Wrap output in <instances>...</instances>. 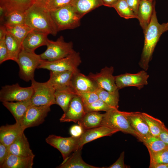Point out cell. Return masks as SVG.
<instances>
[{"mask_svg":"<svg viewBox=\"0 0 168 168\" xmlns=\"http://www.w3.org/2000/svg\"><path fill=\"white\" fill-rule=\"evenodd\" d=\"M82 148L76 150L57 168H100L94 166L85 162L81 156Z\"/></svg>","mask_w":168,"mask_h":168,"instance_id":"4316f807","label":"cell"},{"mask_svg":"<svg viewBox=\"0 0 168 168\" xmlns=\"http://www.w3.org/2000/svg\"><path fill=\"white\" fill-rule=\"evenodd\" d=\"M50 13L58 32L67 29H74L80 25L81 18L70 4Z\"/></svg>","mask_w":168,"mask_h":168,"instance_id":"5b68a950","label":"cell"},{"mask_svg":"<svg viewBox=\"0 0 168 168\" xmlns=\"http://www.w3.org/2000/svg\"><path fill=\"white\" fill-rule=\"evenodd\" d=\"M79 138L72 136L63 137L51 134L46 138L45 141L60 152L64 161L72 152L76 150Z\"/></svg>","mask_w":168,"mask_h":168,"instance_id":"30bf717a","label":"cell"},{"mask_svg":"<svg viewBox=\"0 0 168 168\" xmlns=\"http://www.w3.org/2000/svg\"><path fill=\"white\" fill-rule=\"evenodd\" d=\"M25 24L32 30L55 36L58 32L50 12L32 4L26 11Z\"/></svg>","mask_w":168,"mask_h":168,"instance_id":"7a4b0ae2","label":"cell"},{"mask_svg":"<svg viewBox=\"0 0 168 168\" xmlns=\"http://www.w3.org/2000/svg\"><path fill=\"white\" fill-rule=\"evenodd\" d=\"M140 0H125L128 6L136 15Z\"/></svg>","mask_w":168,"mask_h":168,"instance_id":"f6af8a7d","label":"cell"},{"mask_svg":"<svg viewBox=\"0 0 168 168\" xmlns=\"http://www.w3.org/2000/svg\"><path fill=\"white\" fill-rule=\"evenodd\" d=\"M72 0H49L45 9L49 12H52L70 4Z\"/></svg>","mask_w":168,"mask_h":168,"instance_id":"ab89813d","label":"cell"},{"mask_svg":"<svg viewBox=\"0 0 168 168\" xmlns=\"http://www.w3.org/2000/svg\"><path fill=\"white\" fill-rule=\"evenodd\" d=\"M119 89L113 91H109L99 87L96 91L99 99L111 108H118L119 95Z\"/></svg>","mask_w":168,"mask_h":168,"instance_id":"f546056e","label":"cell"},{"mask_svg":"<svg viewBox=\"0 0 168 168\" xmlns=\"http://www.w3.org/2000/svg\"><path fill=\"white\" fill-rule=\"evenodd\" d=\"M43 60L40 54L22 49L16 62L19 67L20 78L26 82L34 79L35 70Z\"/></svg>","mask_w":168,"mask_h":168,"instance_id":"277c9868","label":"cell"},{"mask_svg":"<svg viewBox=\"0 0 168 168\" xmlns=\"http://www.w3.org/2000/svg\"><path fill=\"white\" fill-rule=\"evenodd\" d=\"M155 5V1L140 0L137 15V19L143 31L150 22Z\"/></svg>","mask_w":168,"mask_h":168,"instance_id":"44dd1931","label":"cell"},{"mask_svg":"<svg viewBox=\"0 0 168 168\" xmlns=\"http://www.w3.org/2000/svg\"><path fill=\"white\" fill-rule=\"evenodd\" d=\"M81 63L79 53L74 51L67 57L56 60L49 61L43 60L37 69L43 68L53 71H69L76 72L80 71L78 67Z\"/></svg>","mask_w":168,"mask_h":168,"instance_id":"8992f818","label":"cell"},{"mask_svg":"<svg viewBox=\"0 0 168 168\" xmlns=\"http://www.w3.org/2000/svg\"><path fill=\"white\" fill-rule=\"evenodd\" d=\"M7 148L9 153L13 155L25 157L35 156L24 132Z\"/></svg>","mask_w":168,"mask_h":168,"instance_id":"ffe728a7","label":"cell"},{"mask_svg":"<svg viewBox=\"0 0 168 168\" xmlns=\"http://www.w3.org/2000/svg\"><path fill=\"white\" fill-rule=\"evenodd\" d=\"M7 31L16 39L21 44L32 30L26 24H18L13 25H3Z\"/></svg>","mask_w":168,"mask_h":168,"instance_id":"4dcf8cb0","label":"cell"},{"mask_svg":"<svg viewBox=\"0 0 168 168\" xmlns=\"http://www.w3.org/2000/svg\"><path fill=\"white\" fill-rule=\"evenodd\" d=\"M47 34L34 30L30 31L22 44V49L30 52H35L38 48L46 45L48 40Z\"/></svg>","mask_w":168,"mask_h":168,"instance_id":"ac0fdd59","label":"cell"},{"mask_svg":"<svg viewBox=\"0 0 168 168\" xmlns=\"http://www.w3.org/2000/svg\"><path fill=\"white\" fill-rule=\"evenodd\" d=\"M35 156L25 157L9 154L1 168H32Z\"/></svg>","mask_w":168,"mask_h":168,"instance_id":"d4e9b609","label":"cell"},{"mask_svg":"<svg viewBox=\"0 0 168 168\" xmlns=\"http://www.w3.org/2000/svg\"><path fill=\"white\" fill-rule=\"evenodd\" d=\"M5 42L10 60L16 62L19 54L22 49L21 44L7 32L5 36Z\"/></svg>","mask_w":168,"mask_h":168,"instance_id":"1f68e13d","label":"cell"},{"mask_svg":"<svg viewBox=\"0 0 168 168\" xmlns=\"http://www.w3.org/2000/svg\"><path fill=\"white\" fill-rule=\"evenodd\" d=\"M114 68L112 66H106L100 72L96 73L90 72L88 76L95 81L99 86L109 91H113L118 89L113 75Z\"/></svg>","mask_w":168,"mask_h":168,"instance_id":"4fadbf2b","label":"cell"},{"mask_svg":"<svg viewBox=\"0 0 168 168\" xmlns=\"http://www.w3.org/2000/svg\"><path fill=\"white\" fill-rule=\"evenodd\" d=\"M70 4L81 19L88 12L103 5L101 0H72Z\"/></svg>","mask_w":168,"mask_h":168,"instance_id":"cb8c5ba5","label":"cell"},{"mask_svg":"<svg viewBox=\"0 0 168 168\" xmlns=\"http://www.w3.org/2000/svg\"><path fill=\"white\" fill-rule=\"evenodd\" d=\"M149 154L150 165L160 163L168 164V148L157 153Z\"/></svg>","mask_w":168,"mask_h":168,"instance_id":"74e56055","label":"cell"},{"mask_svg":"<svg viewBox=\"0 0 168 168\" xmlns=\"http://www.w3.org/2000/svg\"><path fill=\"white\" fill-rule=\"evenodd\" d=\"M142 114L147 124L152 135L158 137L165 126L164 123L159 119L147 113L142 112Z\"/></svg>","mask_w":168,"mask_h":168,"instance_id":"836d02e7","label":"cell"},{"mask_svg":"<svg viewBox=\"0 0 168 168\" xmlns=\"http://www.w3.org/2000/svg\"><path fill=\"white\" fill-rule=\"evenodd\" d=\"M113 7L123 18L127 19H137V15L130 8L125 0H119Z\"/></svg>","mask_w":168,"mask_h":168,"instance_id":"d590c367","label":"cell"},{"mask_svg":"<svg viewBox=\"0 0 168 168\" xmlns=\"http://www.w3.org/2000/svg\"><path fill=\"white\" fill-rule=\"evenodd\" d=\"M143 70L136 73H126L115 76L116 85L119 89L134 86L138 89H142L148 84L149 75Z\"/></svg>","mask_w":168,"mask_h":168,"instance_id":"8fae6325","label":"cell"},{"mask_svg":"<svg viewBox=\"0 0 168 168\" xmlns=\"http://www.w3.org/2000/svg\"><path fill=\"white\" fill-rule=\"evenodd\" d=\"M148 0V1H153V0Z\"/></svg>","mask_w":168,"mask_h":168,"instance_id":"f907efd6","label":"cell"},{"mask_svg":"<svg viewBox=\"0 0 168 168\" xmlns=\"http://www.w3.org/2000/svg\"><path fill=\"white\" fill-rule=\"evenodd\" d=\"M104 114L98 112H91L86 113L77 123L84 130L88 129L101 126Z\"/></svg>","mask_w":168,"mask_h":168,"instance_id":"83f0119b","label":"cell"},{"mask_svg":"<svg viewBox=\"0 0 168 168\" xmlns=\"http://www.w3.org/2000/svg\"><path fill=\"white\" fill-rule=\"evenodd\" d=\"M2 104L13 115L16 122L21 124L27 110L31 105L30 99L19 101H4Z\"/></svg>","mask_w":168,"mask_h":168,"instance_id":"7402d4cb","label":"cell"},{"mask_svg":"<svg viewBox=\"0 0 168 168\" xmlns=\"http://www.w3.org/2000/svg\"><path fill=\"white\" fill-rule=\"evenodd\" d=\"M33 93L32 86L22 87L18 83L2 87L0 91V100L15 102L30 99Z\"/></svg>","mask_w":168,"mask_h":168,"instance_id":"9c48e42d","label":"cell"},{"mask_svg":"<svg viewBox=\"0 0 168 168\" xmlns=\"http://www.w3.org/2000/svg\"><path fill=\"white\" fill-rule=\"evenodd\" d=\"M25 130L21 124L17 122L2 125L0 127V142L8 147L24 132Z\"/></svg>","mask_w":168,"mask_h":168,"instance_id":"d6986e66","label":"cell"},{"mask_svg":"<svg viewBox=\"0 0 168 168\" xmlns=\"http://www.w3.org/2000/svg\"><path fill=\"white\" fill-rule=\"evenodd\" d=\"M103 5L105 6L112 7L119 0H101Z\"/></svg>","mask_w":168,"mask_h":168,"instance_id":"7dc6e473","label":"cell"},{"mask_svg":"<svg viewBox=\"0 0 168 168\" xmlns=\"http://www.w3.org/2000/svg\"><path fill=\"white\" fill-rule=\"evenodd\" d=\"M50 106L30 105L27 110L21 125L25 129L42 124L50 111Z\"/></svg>","mask_w":168,"mask_h":168,"instance_id":"7c38bea8","label":"cell"},{"mask_svg":"<svg viewBox=\"0 0 168 168\" xmlns=\"http://www.w3.org/2000/svg\"><path fill=\"white\" fill-rule=\"evenodd\" d=\"M167 168H168V166Z\"/></svg>","mask_w":168,"mask_h":168,"instance_id":"816d5d0a","label":"cell"},{"mask_svg":"<svg viewBox=\"0 0 168 168\" xmlns=\"http://www.w3.org/2000/svg\"><path fill=\"white\" fill-rule=\"evenodd\" d=\"M126 115L131 127L140 141L145 138L152 136L149 128L143 119L142 113L126 112Z\"/></svg>","mask_w":168,"mask_h":168,"instance_id":"e0dca14e","label":"cell"},{"mask_svg":"<svg viewBox=\"0 0 168 168\" xmlns=\"http://www.w3.org/2000/svg\"><path fill=\"white\" fill-rule=\"evenodd\" d=\"M49 0H33L32 4L45 8V7Z\"/></svg>","mask_w":168,"mask_h":168,"instance_id":"c3c4849f","label":"cell"},{"mask_svg":"<svg viewBox=\"0 0 168 168\" xmlns=\"http://www.w3.org/2000/svg\"><path fill=\"white\" fill-rule=\"evenodd\" d=\"M33 93L30 100L31 105L49 106L56 104L54 88L48 81L40 82L34 79L31 81Z\"/></svg>","mask_w":168,"mask_h":168,"instance_id":"52a82bcc","label":"cell"},{"mask_svg":"<svg viewBox=\"0 0 168 168\" xmlns=\"http://www.w3.org/2000/svg\"><path fill=\"white\" fill-rule=\"evenodd\" d=\"M168 164H156L150 165L149 168H167Z\"/></svg>","mask_w":168,"mask_h":168,"instance_id":"681fc988","label":"cell"},{"mask_svg":"<svg viewBox=\"0 0 168 168\" xmlns=\"http://www.w3.org/2000/svg\"><path fill=\"white\" fill-rule=\"evenodd\" d=\"M141 141L146 147L149 153H157L168 148V145L158 137L152 135L142 139Z\"/></svg>","mask_w":168,"mask_h":168,"instance_id":"d6a6232c","label":"cell"},{"mask_svg":"<svg viewBox=\"0 0 168 168\" xmlns=\"http://www.w3.org/2000/svg\"><path fill=\"white\" fill-rule=\"evenodd\" d=\"M25 19V12L15 11L7 14L2 24L0 25H13L24 24Z\"/></svg>","mask_w":168,"mask_h":168,"instance_id":"e575fe53","label":"cell"},{"mask_svg":"<svg viewBox=\"0 0 168 168\" xmlns=\"http://www.w3.org/2000/svg\"><path fill=\"white\" fill-rule=\"evenodd\" d=\"M84 106L86 113L100 111L106 112L112 108L100 99L91 104L84 105Z\"/></svg>","mask_w":168,"mask_h":168,"instance_id":"8d00e7d4","label":"cell"},{"mask_svg":"<svg viewBox=\"0 0 168 168\" xmlns=\"http://www.w3.org/2000/svg\"><path fill=\"white\" fill-rule=\"evenodd\" d=\"M70 86L76 93L96 91L99 87L95 81L80 71L74 73L71 80Z\"/></svg>","mask_w":168,"mask_h":168,"instance_id":"2e32d148","label":"cell"},{"mask_svg":"<svg viewBox=\"0 0 168 168\" xmlns=\"http://www.w3.org/2000/svg\"><path fill=\"white\" fill-rule=\"evenodd\" d=\"M168 31V22L160 24L156 16L155 9H154L150 22L143 31L144 41L140 60V67L146 71L149 68V63L156 46L161 35Z\"/></svg>","mask_w":168,"mask_h":168,"instance_id":"6da1fadb","label":"cell"},{"mask_svg":"<svg viewBox=\"0 0 168 168\" xmlns=\"http://www.w3.org/2000/svg\"><path fill=\"white\" fill-rule=\"evenodd\" d=\"M74 73L69 71H50V77L47 81L55 90L61 89L70 86Z\"/></svg>","mask_w":168,"mask_h":168,"instance_id":"603a6c76","label":"cell"},{"mask_svg":"<svg viewBox=\"0 0 168 168\" xmlns=\"http://www.w3.org/2000/svg\"><path fill=\"white\" fill-rule=\"evenodd\" d=\"M46 46V50L40 55L42 59L49 61L64 58L75 51L72 43L65 42L62 36L55 41L49 40Z\"/></svg>","mask_w":168,"mask_h":168,"instance_id":"ba28073f","label":"cell"},{"mask_svg":"<svg viewBox=\"0 0 168 168\" xmlns=\"http://www.w3.org/2000/svg\"><path fill=\"white\" fill-rule=\"evenodd\" d=\"M124 152H123L117 160L112 165L106 168H125L127 167L124 163Z\"/></svg>","mask_w":168,"mask_h":168,"instance_id":"7bdbcfd3","label":"cell"},{"mask_svg":"<svg viewBox=\"0 0 168 168\" xmlns=\"http://www.w3.org/2000/svg\"><path fill=\"white\" fill-rule=\"evenodd\" d=\"M85 114L83 103L81 98L76 95L72 99L67 110L64 113L59 120L61 122L76 123Z\"/></svg>","mask_w":168,"mask_h":168,"instance_id":"9a60e30c","label":"cell"},{"mask_svg":"<svg viewBox=\"0 0 168 168\" xmlns=\"http://www.w3.org/2000/svg\"><path fill=\"white\" fill-rule=\"evenodd\" d=\"M158 137L164 142L168 145V129L165 126L161 132Z\"/></svg>","mask_w":168,"mask_h":168,"instance_id":"bcb514c9","label":"cell"},{"mask_svg":"<svg viewBox=\"0 0 168 168\" xmlns=\"http://www.w3.org/2000/svg\"><path fill=\"white\" fill-rule=\"evenodd\" d=\"M118 132V130L104 126L85 130L79 138L76 150L82 148L85 144L93 140L105 136H110Z\"/></svg>","mask_w":168,"mask_h":168,"instance_id":"5bb4252c","label":"cell"},{"mask_svg":"<svg viewBox=\"0 0 168 168\" xmlns=\"http://www.w3.org/2000/svg\"><path fill=\"white\" fill-rule=\"evenodd\" d=\"M10 60L5 39L0 40V64Z\"/></svg>","mask_w":168,"mask_h":168,"instance_id":"60d3db41","label":"cell"},{"mask_svg":"<svg viewBox=\"0 0 168 168\" xmlns=\"http://www.w3.org/2000/svg\"><path fill=\"white\" fill-rule=\"evenodd\" d=\"M32 2L33 0H0V7L5 9L7 15L15 11L25 12Z\"/></svg>","mask_w":168,"mask_h":168,"instance_id":"f1b7e54d","label":"cell"},{"mask_svg":"<svg viewBox=\"0 0 168 168\" xmlns=\"http://www.w3.org/2000/svg\"><path fill=\"white\" fill-rule=\"evenodd\" d=\"M101 126L130 134L138 138L131 127L126 112L119 111L118 108H112L104 114Z\"/></svg>","mask_w":168,"mask_h":168,"instance_id":"3957f363","label":"cell"},{"mask_svg":"<svg viewBox=\"0 0 168 168\" xmlns=\"http://www.w3.org/2000/svg\"><path fill=\"white\" fill-rule=\"evenodd\" d=\"M76 95L75 91L70 86L55 90L54 96L56 104L58 105L65 113L71 100Z\"/></svg>","mask_w":168,"mask_h":168,"instance_id":"484cf974","label":"cell"},{"mask_svg":"<svg viewBox=\"0 0 168 168\" xmlns=\"http://www.w3.org/2000/svg\"><path fill=\"white\" fill-rule=\"evenodd\" d=\"M84 130L81 125H74L70 128L69 133L71 136L79 138L82 134Z\"/></svg>","mask_w":168,"mask_h":168,"instance_id":"ee69618b","label":"cell"},{"mask_svg":"<svg viewBox=\"0 0 168 168\" xmlns=\"http://www.w3.org/2000/svg\"><path fill=\"white\" fill-rule=\"evenodd\" d=\"M76 94L81 98L84 105L92 103L99 99L96 91L78 92Z\"/></svg>","mask_w":168,"mask_h":168,"instance_id":"f35d334b","label":"cell"},{"mask_svg":"<svg viewBox=\"0 0 168 168\" xmlns=\"http://www.w3.org/2000/svg\"><path fill=\"white\" fill-rule=\"evenodd\" d=\"M7 147L0 142V168L2 166L9 154Z\"/></svg>","mask_w":168,"mask_h":168,"instance_id":"b9f144b4","label":"cell"}]
</instances>
